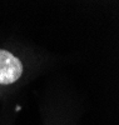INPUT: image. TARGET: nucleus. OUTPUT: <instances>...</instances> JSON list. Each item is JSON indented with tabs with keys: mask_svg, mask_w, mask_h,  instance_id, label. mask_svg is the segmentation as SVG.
<instances>
[{
	"mask_svg": "<svg viewBox=\"0 0 119 125\" xmlns=\"http://www.w3.org/2000/svg\"><path fill=\"white\" fill-rule=\"evenodd\" d=\"M23 74V64L20 59L10 51L0 49V84L9 85L15 83Z\"/></svg>",
	"mask_w": 119,
	"mask_h": 125,
	"instance_id": "1",
	"label": "nucleus"
}]
</instances>
